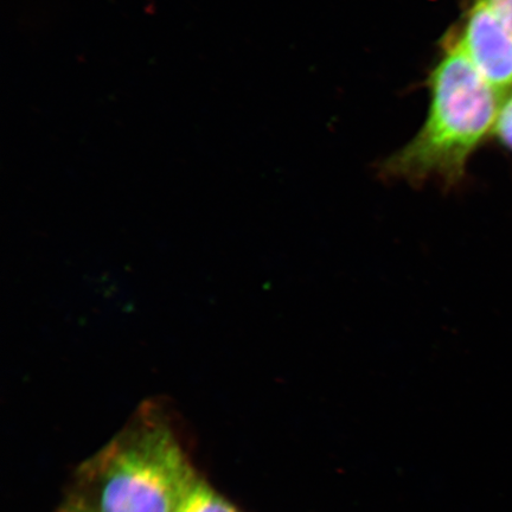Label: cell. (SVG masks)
I'll use <instances>...</instances> for the list:
<instances>
[{"instance_id":"4","label":"cell","mask_w":512,"mask_h":512,"mask_svg":"<svg viewBox=\"0 0 512 512\" xmlns=\"http://www.w3.org/2000/svg\"><path fill=\"white\" fill-rule=\"evenodd\" d=\"M176 512H240L201 478L196 480Z\"/></svg>"},{"instance_id":"3","label":"cell","mask_w":512,"mask_h":512,"mask_svg":"<svg viewBox=\"0 0 512 512\" xmlns=\"http://www.w3.org/2000/svg\"><path fill=\"white\" fill-rule=\"evenodd\" d=\"M467 59L499 95L512 88V32L485 0H478L457 40Z\"/></svg>"},{"instance_id":"2","label":"cell","mask_w":512,"mask_h":512,"mask_svg":"<svg viewBox=\"0 0 512 512\" xmlns=\"http://www.w3.org/2000/svg\"><path fill=\"white\" fill-rule=\"evenodd\" d=\"M431 88L425 126L389 160L386 171L415 183L437 177L451 187L462 181L467 159L496 127L503 96L477 72L456 40L447 44Z\"/></svg>"},{"instance_id":"8","label":"cell","mask_w":512,"mask_h":512,"mask_svg":"<svg viewBox=\"0 0 512 512\" xmlns=\"http://www.w3.org/2000/svg\"><path fill=\"white\" fill-rule=\"evenodd\" d=\"M508 102L512 106V98Z\"/></svg>"},{"instance_id":"7","label":"cell","mask_w":512,"mask_h":512,"mask_svg":"<svg viewBox=\"0 0 512 512\" xmlns=\"http://www.w3.org/2000/svg\"><path fill=\"white\" fill-rule=\"evenodd\" d=\"M59 512H95L89 508L88 505L83 503L78 497L70 498L69 501L63 505Z\"/></svg>"},{"instance_id":"5","label":"cell","mask_w":512,"mask_h":512,"mask_svg":"<svg viewBox=\"0 0 512 512\" xmlns=\"http://www.w3.org/2000/svg\"><path fill=\"white\" fill-rule=\"evenodd\" d=\"M495 131L501 142L512 150V106L505 102L499 114Z\"/></svg>"},{"instance_id":"6","label":"cell","mask_w":512,"mask_h":512,"mask_svg":"<svg viewBox=\"0 0 512 512\" xmlns=\"http://www.w3.org/2000/svg\"><path fill=\"white\" fill-rule=\"evenodd\" d=\"M495 15L512 32V0H485Z\"/></svg>"},{"instance_id":"1","label":"cell","mask_w":512,"mask_h":512,"mask_svg":"<svg viewBox=\"0 0 512 512\" xmlns=\"http://www.w3.org/2000/svg\"><path fill=\"white\" fill-rule=\"evenodd\" d=\"M76 495L95 512H176L200 477L162 409L147 407L80 466Z\"/></svg>"}]
</instances>
